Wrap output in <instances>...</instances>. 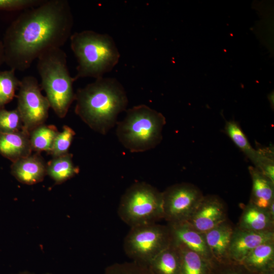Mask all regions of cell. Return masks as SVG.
I'll return each mask as SVG.
<instances>
[{"instance_id": "obj_1", "label": "cell", "mask_w": 274, "mask_h": 274, "mask_svg": "<svg viewBox=\"0 0 274 274\" xmlns=\"http://www.w3.org/2000/svg\"><path fill=\"white\" fill-rule=\"evenodd\" d=\"M73 24L66 0H45L24 11L5 31V63L15 71H25L45 52L63 45L72 35Z\"/></svg>"}, {"instance_id": "obj_2", "label": "cell", "mask_w": 274, "mask_h": 274, "mask_svg": "<svg viewBox=\"0 0 274 274\" xmlns=\"http://www.w3.org/2000/svg\"><path fill=\"white\" fill-rule=\"evenodd\" d=\"M76 114L90 128L106 134L126 110L128 98L122 85L113 78H100L75 93Z\"/></svg>"}, {"instance_id": "obj_3", "label": "cell", "mask_w": 274, "mask_h": 274, "mask_svg": "<svg viewBox=\"0 0 274 274\" xmlns=\"http://www.w3.org/2000/svg\"><path fill=\"white\" fill-rule=\"evenodd\" d=\"M71 48L78 62L75 80L96 79L111 71L118 63L120 54L113 38L92 30L76 32L70 37Z\"/></svg>"}, {"instance_id": "obj_4", "label": "cell", "mask_w": 274, "mask_h": 274, "mask_svg": "<svg viewBox=\"0 0 274 274\" xmlns=\"http://www.w3.org/2000/svg\"><path fill=\"white\" fill-rule=\"evenodd\" d=\"M37 68L50 107L58 117L64 118L75 100L76 81L70 74L65 53L61 48L48 50L38 58Z\"/></svg>"}, {"instance_id": "obj_5", "label": "cell", "mask_w": 274, "mask_h": 274, "mask_svg": "<svg viewBox=\"0 0 274 274\" xmlns=\"http://www.w3.org/2000/svg\"><path fill=\"white\" fill-rule=\"evenodd\" d=\"M126 112L124 118L117 123L116 135L121 144L131 152H143L156 147L162 140L166 123L164 116L145 105Z\"/></svg>"}, {"instance_id": "obj_6", "label": "cell", "mask_w": 274, "mask_h": 274, "mask_svg": "<svg viewBox=\"0 0 274 274\" xmlns=\"http://www.w3.org/2000/svg\"><path fill=\"white\" fill-rule=\"evenodd\" d=\"M118 214L130 228L155 223L163 218L162 192L147 183L136 182L122 196Z\"/></svg>"}, {"instance_id": "obj_7", "label": "cell", "mask_w": 274, "mask_h": 274, "mask_svg": "<svg viewBox=\"0 0 274 274\" xmlns=\"http://www.w3.org/2000/svg\"><path fill=\"white\" fill-rule=\"evenodd\" d=\"M172 242L168 226L155 223L131 227L124 238L123 249L132 261L148 266Z\"/></svg>"}, {"instance_id": "obj_8", "label": "cell", "mask_w": 274, "mask_h": 274, "mask_svg": "<svg viewBox=\"0 0 274 274\" xmlns=\"http://www.w3.org/2000/svg\"><path fill=\"white\" fill-rule=\"evenodd\" d=\"M17 95V110L20 115L25 130L30 132L44 124L50 108L48 99L41 93L37 78L27 76L21 80Z\"/></svg>"}, {"instance_id": "obj_9", "label": "cell", "mask_w": 274, "mask_h": 274, "mask_svg": "<svg viewBox=\"0 0 274 274\" xmlns=\"http://www.w3.org/2000/svg\"><path fill=\"white\" fill-rule=\"evenodd\" d=\"M203 197L200 191L190 184L169 187L162 192L163 218L169 224L186 222Z\"/></svg>"}, {"instance_id": "obj_10", "label": "cell", "mask_w": 274, "mask_h": 274, "mask_svg": "<svg viewBox=\"0 0 274 274\" xmlns=\"http://www.w3.org/2000/svg\"><path fill=\"white\" fill-rule=\"evenodd\" d=\"M225 221L222 202L216 196H203L186 222L197 231L204 233Z\"/></svg>"}, {"instance_id": "obj_11", "label": "cell", "mask_w": 274, "mask_h": 274, "mask_svg": "<svg viewBox=\"0 0 274 274\" xmlns=\"http://www.w3.org/2000/svg\"><path fill=\"white\" fill-rule=\"evenodd\" d=\"M273 231L255 232L238 229L233 230L228 252V259L240 264L246 256L258 245L273 241Z\"/></svg>"}, {"instance_id": "obj_12", "label": "cell", "mask_w": 274, "mask_h": 274, "mask_svg": "<svg viewBox=\"0 0 274 274\" xmlns=\"http://www.w3.org/2000/svg\"><path fill=\"white\" fill-rule=\"evenodd\" d=\"M173 243L194 251L213 264V257L206 242L204 233L200 232L186 222L169 224Z\"/></svg>"}, {"instance_id": "obj_13", "label": "cell", "mask_w": 274, "mask_h": 274, "mask_svg": "<svg viewBox=\"0 0 274 274\" xmlns=\"http://www.w3.org/2000/svg\"><path fill=\"white\" fill-rule=\"evenodd\" d=\"M46 165L39 154L30 155L12 163V175L20 182L33 185L42 181L47 175Z\"/></svg>"}, {"instance_id": "obj_14", "label": "cell", "mask_w": 274, "mask_h": 274, "mask_svg": "<svg viewBox=\"0 0 274 274\" xmlns=\"http://www.w3.org/2000/svg\"><path fill=\"white\" fill-rule=\"evenodd\" d=\"M224 130L231 140L250 160L256 168L259 169L267 159L273 156L270 149L256 150L254 148L237 122L234 120L227 121Z\"/></svg>"}, {"instance_id": "obj_15", "label": "cell", "mask_w": 274, "mask_h": 274, "mask_svg": "<svg viewBox=\"0 0 274 274\" xmlns=\"http://www.w3.org/2000/svg\"><path fill=\"white\" fill-rule=\"evenodd\" d=\"M29 133L22 129L9 133H0V154L15 162L31 155Z\"/></svg>"}, {"instance_id": "obj_16", "label": "cell", "mask_w": 274, "mask_h": 274, "mask_svg": "<svg viewBox=\"0 0 274 274\" xmlns=\"http://www.w3.org/2000/svg\"><path fill=\"white\" fill-rule=\"evenodd\" d=\"M233 230L224 222L204 233L206 244L213 259L223 263L228 252Z\"/></svg>"}, {"instance_id": "obj_17", "label": "cell", "mask_w": 274, "mask_h": 274, "mask_svg": "<svg viewBox=\"0 0 274 274\" xmlns=\"http://www.w3.org/2000/svg\"><path fill=\"white\" fill-rule=\"evenodd\" d=\"M253 274H262L274 267L273 241L263 243L251 251L240 263Z\"/></svg>"}, {"instance_id": "obj_18", "label": "cell", "mask_w": 274, "mask_h": 274, "mask_svg": "<svg viewBox=\"0 0 274 274\" xmlns=\"http://www.w3.org/2000/svg\"><path fill=\"white\" fill-rule=\"evenodd\" d=\"M249 170L252 181L250 202L267 210L270 203L274 200V183L254 166H249Z\"/></svg>"}, {"instance_id": "obj_19", "label": "cell", "mask_w": 274, "mask_h": 274, "mask_svg": "<svg viewBox=\"0 0 274 274\" xmlns=\"http://www.w3.org/2000/svg\"><path fill=\"white\" fill-rule=\"evenodd\" d=\"M273 224L266 210L250 202L242 214L239 221V229L255 232L270 231Z\"/></svg>"}, {"instance_id": "obj_20", "label": "cell", "mask_w": 274, "mask_h": 274, "mask_svg": "<svg viewBox=\"0 0 274 274\" xmlns=\"http://www.w3.org/2000/svg\"><path fill=\"white\" fill-rule=\"evenodd\" d=\"M148 266L153 274H180L181 259L178 247L172 242Z\"/></svg>"}, {"instance_id": "obj_21", "label": "cell", "mask_w": 274, "mask_h": 274, "mask_svg": "<svg viewBox=\"0 0 274 274\" xmlns=\"http://www.w3.org/2000/svg\"><path fill=\"white\" fill-rule=\"evenodd\" d=\"M79 172L72 160V155L67 153L54 157L46 165V174L54 180L56 184H61L72 178Z\"/></svg>"}, {"instance_id": "obj_22", "label": "cell", "mask_w": 274, "mask_h": 274, "mask_svg": "<svg viewBox=\"0 0 274 274\" xmlns=\"http://www.w3.org/2000/svg\"><path fill=\"white\" fill-rule=\"evenodd\" d=\"M176 246L180 254V274H212L213 264L197 253L186 247Z\"/></svg>"}, {"instance_id": "obj_23", "label": "cell", "mask_w": 274, "mask_h": 274, "mask_svg": "<svg viewBox=\"0 0 274 274\" xmlns=\"http://www.w3.org/2000/svg\"><path fill=\"white\" fill-rule=\"evenodd\" d=\"M54 125L42 124L29 132V140L32 150L50 152L58 133Z\"/></svg>"}, {"instance_id": "obj_24", "label": "cell", "mask_w": 274, "mask_h": 274, "mask_svg": "<svg viewBox=\"0 0 274 274\" xmlns=\"http://www.w3.org/2000/svg\"><path fill=\"white\" fill-rule=\"evenodd\" d=\"M15 70H0V110L10 102L15 96L20 80L15 75Z\"/></svg>"}, {"instance_id": "obj_25", "label": "cell", "mask_w": 274, "mask_h": 274, "mask_svg": "<svg viewBox=\"0 0 274 274\" xmlns=\"http://www.w3.org/2000/svg\"><path fill=\"white\" fill-rule=\"evenodd\" d=\"M23 127L22 121L17 109L0 110V133H13L21 130Z\"/></svg>"}, {"instance_id": "obj_26", "label": "cell", "mask_w": 274, "mask_h": 274, "mask_svg": "<svg viewBox=\"0 0 274 274\" xmlns=\"http://www.w3.org/2000/svg\"><path fill=\"white\" fill-rule=\"evenodd\" d=\"M75 134V131L68 126L64 125L61 132H59L55 139L49 152L53 158L68 153V149Z\"/></svg>"}, {"instance_id": "obj_27", "label": "cell", "mask_w": 274, "mask_h": 274, "mask_svg": "<svg viewBox=\"0 0 274 274\" xmlns=\"http://www.w3.org/2000/svg\"><path fill=\"white\" fill-rule=\"evenodd\" d=\"M104 274H153L148 266L134 261L116 263L108 266Z\"/></svg>"}, {"instance_id": "obj_28", "label": "cell", "mask_w": 274, "mask_h": 274, "mask_svg": "<svg viewBox=\"0 0 274 274\" xmlns=\"http://www.w3.org/2000/svg\"><path fill=\"white\" fill-rule=\"evenodd\" d=\"M45 0H0V11L14 12L36 7Z\"/></svg>"}, {"instance_id": "obj_29", "label": "cell", "mask_w": 274, "mask_h": 274, "mask_svg": "<svg viewBox=\"0 0 274 274\" xmlns=\"http://www.w3.org/2000/svg\"><path fill=\"white\" fill-rule=\"evenodd\" d=\"M237 265L228 266L218 271L217 274H253L248 270L242 265L237 263ZM212 274H214L213 272Z\"/></svg>"}, {"instance_id": "obj_30", "label": "cell", "mask_w": 274, "mask_h": 274, "mask_svg": "<svg viewBox=\"0 0 274 274\" xmlns=\"http://www.w3.org/2000/svg\"><path fill=\"white\" fill-rule=\"evenodd\" d=\"M5 62L4 49L3 41L0 39V67Z\"/></svg>"}, {"instance_id": "obj_31", "label": "cell", "mask_w": 274, "mask_h": 274, "mask_svg": "<svg viewBox=\"0 0 274 274\" xmlns=\"http://www.w3.org/2000/svg\"><path fill=\"white\" fill-rule=\"evenodd\" d=\"M267 211L271 218L274 220V200L270 203Z\"/></svg>"}, {"instance_id": "obj_32", "label": "cell", "mask_w": 274, "mask_h": 274, "mask_svg": "<svg viewBox=\"0 0 274 274\" xmlns=\"http://www.w3.org/2000/svg\"><path fill=\"white\" fill-rule=\"evenodd\" d=\"M12 274H36V273L31 272L30 271H21V272H19L15 273H12ZM43 274H49V273H43Z\"/></svg>"}, {"instance_id": "obj_33", "label": "cell", "mask_w": 274, "mask_h": 274, "mask_svg": "<svg viewBox=\"0 0 274 274\" xmlns=\"http://www.w3.org/2000/svg\"><path fill=\"white\" fill-rule=\"evenodd\" d=\"M262 274H274V268H273L270 269L264 272Z\"/></svg>"}, {"instance_id": "obj_34", "label": "cell", "mask_w": 274, "mask_h": 274, "mask_svg": "<svg viewBox=\"0 0 274 274\" xmlns=\"http://www.w3.org/2000/svg\"><path fill=\"white\" fill-rule=\"evenodd\" d=\"M268 97L270 98V102H271V104H273V92L271 93V94L268 95Z\"/></svg>"}]
</instances>
